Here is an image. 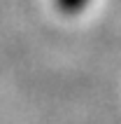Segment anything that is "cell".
I'll return each mask as SVG.
<instances>
[{
  "instance_id": "cell-1",
  "label": "cell",
  "mask_w": 121,
  "mask_h": 124,
  "mask_svg": "<svg viewBox=\"0 0 121 124\" xmlns=\"http://www.w3.org/2000/svg\"><path fill=\"white\" fill-rule=\"evenodd\" d=\"M88 2H91V0H54L56 9H58V12H63V14H67V16L84 12V9L88 7Z\"/></svg>"
}]
</instances>
